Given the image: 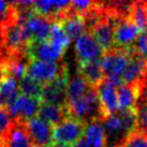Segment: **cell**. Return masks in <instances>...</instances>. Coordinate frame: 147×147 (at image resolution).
<instances>
[{
    "label": "cell",
    "mask_w": 147,
    "mask_h": 147,
    "mask_svg": "<svg viewBox=\"0 0 147 147\" xmlns=\"http://www.w3.org/2000/svg\"><path fill=\"white\" fill-rule=\"evenodd\" d=\"M71 118L78 120L84 125H88L106 117L98 98L96 88H92L87 94L78 101L67 104Z\"/></svg>",
    "instance_id": "obj_1"
},
{
    "label": "cell",
    "mask_w": 147,
    "mask_h": 147,
    "mask_svg": "<svg viewBox=\"0 0 147 147\" xmlns=\"http://www.w3.org/2000/svg\"><path fill=\"white\" fill-rule=\"evenodd\" d=\"M132 49L133 47H130V49L114 47L110 51L104 52L101 58L104 78L113 83L116 87L123 84L121 75L130 59Z\"/></svg>",
    "instance_id": "obj_2"
},
{
    "label": "cell",
    "mask_w": 147,
    "mask_h": 147,
    "mask_svg": "<svg viewBox=\"0 0 147 147\" xmlns=\"http://www.w3.org/2000/svg\"><path fill=\"white\" fill-rule=\"evenodd\" d=\"M68 73L69 71L63 60L52 62L30 59L26 70V75L34 80L36 82L40 83L42 86L53 82L57 78Z\"/></svg>",
    "instance_id": "obj_3"
},
{
    "label": "cell",
    "mask_w": 147,
    "mask_h": 147,
    "mask_svg": "<svg viewBox=\"0 0 147 147\" xmlns=\"http://www.w3.org/2000/svg\"><path fill=\"white\" fill-rule=\"evenodd\" d=\"M1 147H33L26 121L12 119V121L0 138Z\"/></svg>",
    "instance_id": "obj_4"
},
{
    "label": "cell",
    "mask_w": 147,
    "mask_h": 147,
    "mask_svg": "<svg viewBox=\"0 0 147 147\" xmlns=\"http://www.w3.org/2000/svg\"><path fill=\"white\" fill-rule=\"evenodd\" d=\"M86 126L73 118H68L60 125L53 127L54 143L63 144L69 146L76 143L84 135Z\"/></svg>",
    "instance_id": "obj_5"
},
{
    "label": "cell",
    "mask_w": 147,
    "mask_h": 147,
    "mask_svg": "<svg viewBox=\"0 0 147 147\" xmlns=\"http://www.w3.org/2000/svg\"><path fill=\"white\" fill-rule=\"evenodd\" d=\"M75 54L78 63H84L94 60H101L104 51L94 36L89 31H85L75 41Z\"/></svg>",
    "instance_id": "obj_6"
},
{
    "label": "cell",
    "mask_w": 147,
    "mask_h": 147,
    "mask_svg": "<svg viewBox=\"0 0 147 147\" xmlns=\"http://www.w3.org/2000/svg\"><path fill=\"white\" fill-rule=\"evenodd\" d=\"M141 33L142 30L129 17L118 18L114 30L115 47L118 49L133 47Z\"/></svg>",
    "instance_id": "obj_7"
},
{
    "label": "cell",
    "mask_w": 147,
    "mask_h": 147,
    "mask_svg": "<svg viewBox=\"0 0 147 147\" xmlns=\"http://www.w3.org/2000/svg\"><path fill=\"white\" fill-rule=\"evenodd\" d=\"M69 73L61 75L54 80L53 82L43 86V91L41 96L42 103H49L54 105L67 106V85H68Z\"/></svg>",
    "instance_id": "obj_8"
},
{
    "label": "cell",
    "mask_w": 147,
    "mask_h": 147,
    "mask_svg": "<svg viewBox=\"0 0 147 147\" xmlns=\"http://www.w3.org/2000/svg\"><path fill=\"white\" fill-rule=\"evenodd\" d=\"M67 49L60 46L53 44L51 41L46 40L43 42H33L30 41L27 49L30 59H37L43 61H61L63 54Z\"/></svg>",
    "instance_id": "obj_9"
},
{
    "label": "cell",
    "mask_w": 147,
    "mask_h": 147,
    "mask_svg": "<svg viewBox=\"0 0 147 147\" xmlns=\"http://www.w3.org/2000/svg\"><path fill=\"white\" fill-rule=\"evenodd\" d=\"M41 104V100L39 99L21 94L15 100V102L5 109L8 110L12 119H21L26 121L33 117H37Z\"/></svg>",
    "instance_id": "obj_10"
},
{
    "label": "cell",
    "mask_w": 147,
    "mask_h": 147,
    "mask_svg": "<svg viewBox=\"0 0 147 147\" xmlns=\"http://www.w3.org/2000/svg\"><path fill=\"white\" fill-rule=\"evenodd\" d=\"M26 127L29 132L33 147H51L53 141V127L39 117L26 120Z\"/></svg>",
    "instance_id": "obj_11"
},
{
    "label": "cell",
    "mask_w": 147,
    "mask_h": 147,
    "mask_svg": "<svg viewBox=\"0 0 147 147\" xmlns=\"http://www.w3.org/2000/svg\"><path fill=\"white\" fill-rule=\"evenodd\" d=\"M146 73V59L142 55H140L133 46V49L131 51L130 59H129L126 69L121 75V80H123V84H135V83L141 82Z\"/></svg>",
    "instance_id": "obj_12"
},
{
    "label": "cell",
    "mask_w": 147,
    "mask_h": 147,
    "mask_svg": "<svg viewBox=\"0 0 147 147\" xmlns=\"http://www.w3.org/2000/svg\"><path fill=\"white\" fill-rule=\"evenodd\" d=\"M52 25H53V22L34 13L25 22L23 26L26 33L28 34L30 41L43 42L49 40Z\"/></svg>",
    "instance_id": "obj_13"
},
{
    "label": "cell",
    "mask_w": 147,
    "mask_h": 147,
    "mask_svg": "<svg viewBox=\"0 0 147 147\" xmlns=\"http://www.w3.org/2000/svg\"><path fill=\"white\" fill-rule=\"evenodd\" d=\"M97 94L102 105V109L105 113V116L115 114L118 112V100H117V87L104 78L97 87Z\"/></svg>",
    "instance_id": "obj_14"
},
{
    "label": "cell",
    "mask_w": 147,
    "mask_h": 147,
    "mask_svg": "<svg viewBox=\"0 0 147 147\" xmlns=\"http://www.w3.org/2000/svg\"><path fill=\"white\" fill-rule=\"evenodd\" d=\"M141 94V85L135 84H123L117 87V100L118 111L134 110L138 99Z\"/></svg>",
    "instance_id": "obj_15"
},
{
    "label": "cell",
    "mask_w": 147,
    "mask_h": 147,
    "mask_svg": "<svg viewBox=\"0 0 147 147\" xmlns=\"http://www.w3.org/2000/svg\"><path fill=\"white\" fill-rule=\"evenodd\" d=\"M38 117L44 120L52 127H56L60 125L65 119L70 118L68 106H60L49 104V103H42L40 110L38 113Z\"/></svg>",
    "instance_id": "obj_16"
},
{
    "label": "cell",
    "mask_w": 147,
    "mask_h": 147,
    "mask_svg": "<svg viewBox=\"0 0 147 147\" xmlns=\"http://www.w3.org/2000/svg\"><path fill=\"white\" fill-rule=\"evenodd\" d=\"M78 73L94 88H96L105 78L104 73H103L101 60H94V61L78 63Z\"/></svg>",
    "instance_id": "obj_17"
},
{
    "label": "cell",
    "mask_w": 147,
    "mask_h": 147,
    "mask_svg": "<svg viewBox=\"0 0 147 147\" xmlns=\"http://www.w3.org/2000/svg\"><path fill=\"white\" fill-rule=\"evenodd\" d=\"M58 24L61 25V27L67 33V36L70 38V40H73V39L76 40L86 31L84 17L78 14H74L70 10H68L67 14Z\"/></svg>",
    "instance_id": "obj_18"
},
{
    "label": "cell",
    "mask_w": 147,
    "mask_h": 147,
    "mask_svg": "<svg viewBox=\"0 0 147 147\" xmlns=\"http://www.w3.org/2000/svg\"><path fill=\"white\" fill-rule=\"evenodd\" d=\"M94 87L88 84L85 80L78 73L74 75H69L68 85H67V98L68 104L75 102L80 99H82L85 94H87Z\"/></svg>",
    "instance_id": "obj_19"
},
{
    "label": "cell",
    "mask_w": 147,
    "mask_h": 147,
    "mask_svg": "<svg viewBox=\"0 0 147 147\" xmlns=\"http://www.w3.org/2000/svg\"><path fill=\"white\" fill-rule=\"evenodd\" d=\"M84 136L90 147H106L105 133L101 120L86 125Z\"/></svg>",
    "instance_id": "obj_20"
},
{
    "label": "cell",
    "mask_w": 147,
    "mask_h": 147,
    "mask_svg": "<svg viewBox=\"0 0 147 147\" xmlns=\"http://www.w3.org/2000/svg\"><path fill=\"white\" fill-rule=\"evenodd\" d=\"M0 96L2 98L4 107H9L21 96L18 83L11 78H5L0 83Z\"/></svg>",
    "instance_id": "obj_21"
},
{
    "label": "cell",
    "mask_w": 147,
    "mask_h": 147,
    "mask_svg": "<svg viewBox=\"0 0 147 147\" xmlns=\"http://www.w3.org/2000/svg\"><path fill=\"white\" fill-rule=\"evenodd\" d=\"M129 18L139 27L142 32L147 30V1L132 2Z\"/></svg>",
    "instance_id": "obj_22"
},
{
    "label": "cell",
    "mask_w": 147,
    "mask_h": 147,
    "mask_svg": "<svg viewBox=\"0 0 147 147\" xmlns=\"http://www.w3.org/2000/svg\"><path fill=\"white\" fill-rule=\"evenodd\" d=\"M18 87H20V90H21V94L28 96V97H31V98L41 100L43 86L40 83L36 82L34 80L27 76V75L24 76L18 82Z\"/></svg>",
    "instance_id": "obj_23"
},
{
    "label": "cell",
    "mask_w": 147,
    "mask_h": 147,
    "mask_svg": "<svg viewBox=\"0 0 147 147\" xmlns=\"http://www.w3.org/2000/svg\"><path fill=\"white\" fill-rule=\"evenodd\" d=\"M136 115V131L147 134V97L140 94L134 109Z\"/></svg>",
    "instance_id": "obj_24"
},
{
    "label": "cell",
    "mask_w": 147,
    "mask_h": 147,
    "mask_svg": "<svg viewBox=\"0 0 147 147\" xmlns=\"http://www.w3.org/2000/svg\"><path fill=\"white\" fill-rule=\"evenodd\" d=\"M49 41L65 49H68L70 43H71L70 38L67 36V33L65 32L61 25L58 24V23H53V25H52L49 36Z\"/></svg>",
    "instance_id": "obj_25"
},
{
    "label": "cell",
    "mask_w": 147,
    "mask_h": 147,
    "mask_svg": "<svg viewBox=\"0 0 147 147\" xmlns=\"http://www.w3.org/2000/svg\"><path fill=\"white\" fill-rule=\"evenodd\" d=\"M123 147H147V134L135 131L127 138Z\"/></svg>",
    "instance_id": "obj_26"
},
{
    "label": "cell",
    "mask_w": 147,
    "mask_h": 147,
    "mask_svg": "<svg viewBox=\"0 0 147 147\" xmlns=\"http://www.w3.org/2000/svg\"><path fill=\"white\" fill-rule=\"evenodd\" d=\"M11 121H12V118L9 114L8 110L5 107H1L0 109V138L3 134L4 131L8 129Z\"/></svg>",
    "instance_id": "obj_27"
},
{
    "label": "cell",
    "mask_w": 147,
    "mask_h": 147,
    "mask_svg": "<svg viewBox=\"0 0 147 147\" xmlns=\"http://www.w3.org/2000/svg\"><path fill=\"white\" fill-rule=\"evenodd\" d=\"M7 76V70H5V65H4V62L0 59V83L3 81Z\"/></svg>",
    "instance_id": "obj_28"
},
{
    "label": "cell",
    "mask_w": 147,
    "mask_h": 147,
    "mask_svg": "<svg viewBox=\"0 0 147 147\" xmlns=\"http://www.w3.org/2000/svg\"><path fill=\"white\" fill-rule=\"evenodd\" d=\"M71 147H90L88 143L86 142L85 138H82L81 140H78L76 143H74Z\"/></svg>",
    "instance_id": "obj_29"
},
{
    "label": "cell",
    "mask_w": 147,
    "mask_h": 147,
    "mask_svg": "<svg viewBox=\"0 0 147 147\" xmlns=\"http://www.w3.org/2000/svg\"><path fill=\"white\" fill-rule=\"evenodd\" d=\"M51 147H69V146L63 145V144H59V143H53L51 145Z\"/></svg>",
    "instance_id": "obj_30"
},
{
    "label": "cell",
    "mask_w": 147,
    "mask_h": 147,
    "mask_svg": "<svg viewBox=\"0 0 147 147\" xmlns=\"http://www.w3.org/2000/svg\"><path fill=\"white\" fill-rule=\"evenodd\" d=\"M1 107H4L3 105V101H2V98H1V96H0V109Z\"/></svg>",
    "instance_id": "obj_31"
},
{
    "label": "cell",
    "mask_w": 147,
    "mask_h": 147,
    "mask_svg": "<svg viewBox=\"0 0 147 147\" xmlns=\"http://www.w3.org/2000/svg\"><path fill=\"white\" fill-rule=\"evenodd\" d=\"M145 59H146V61H147V49H146V52H145V54H144V56H143Z\"/></svg>",
    "instance_id": "obj_32"
},
{
    "label": "cell",
    "mask_w": 147,
    "mask_h": 147,
    "mask_svg": "<svg viewBox=\"0 0 147 147\" xmlns=\"http://www.w3.org/2000/svg\"><path fill=\"white\" fill-rule=\"evenodd\" d=\"M146 31H147V30H146Z\"/></svg>",
    "instance_id": "obj_33"
},
{
    "label": "cell",
    "mask_w": 147,
    "mask_h": 147,
    "mask_svg": "<svg viewBox=\"0 0 147 147\" xmlns=\"http://www.w3.org/2000/svg\"><path fill=\"white\" fill-rule=\"evenodd\" d=\"M0 147H1V146H0Z\"/></svg>",
    "instance_id": "obj_34"
}]
</instances>
